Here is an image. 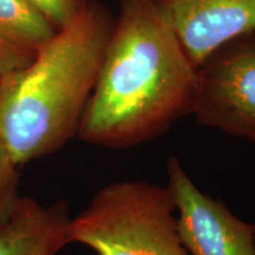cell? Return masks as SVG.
<instances>
[{
	"label": "cell",
	"instance_id": "cell-1",
	"mask_svg": "<svg viewBox=\"0 0 255 255\" xmlns=\"http://www.w3.org/2000/svg\"><path fill=\"white\" fill-rule=\"evenodd\" d=\"M197 69L155 0H122L77 136L129 149L193 113Z\"/></svg>",
	"mask_w": 255,
	"mask_h": 255
},
{
	"label": "cell",
	"instance_id": "cell-2",
	"mask_svg": "<svg viewBox=\"0 0 255 255\" xmlns=\"http://www.w3.org/2000/svg\"><path fill=\"white\" fill-rule=\"evenodd\" d=\"M113 25L107 9L89 1L33 62L0 78V146L18 167L77 135Z\"/></svg>",
	"mask_w": 255,
	"mask_h": 255
},
{
	"label": "cell",
	"instance_id": "cell-3",
	"mask_svg": "<svg viewBox=\"0 0 255 255\" xmlns=\"http://www.w3.org/2000/svg\"><path fill=\"white\" fill-rule=\"evenodd\" d=\"M175 212L167 187L145 181L110 183L70 220L69 245H84L95 255H189Z\"/></svg>",
	"mask_w": 255,
	"mask_h": 255
},
{
	"label": "cell",
	"instance_id": "cell-4",
	"mask_svg": "<svg viewBox=\"0 0 255 255\" xmlns=\"http://www.w3.org/2000/svg\"><path fill=\"white\" fill-rule=\"evenodd\" d=\"M199 123L255 142V33L221 47L197 69Z\"/></svg>",
	"mask_w": 255,
	"mask_h": 255
},
{
	"label": "cell",
	"instance_id": "cell-5",
	"mask_svg": "<svg viewBox=\"0 0 255 255\" xmlns=\"http://www.w3.org/2000/svg\"><path fill=\"white\" fill-rule=\"evenodd\" d=\"M167 175L178 235L189 255H255L253 225L202 193L174 156L168 159Z\"/></svg>",
	"mask_w": 255,
	"mask_h": 255
},
{
	"label": "cell",
	"instance_id": "cell-6",
	"mask_svg": "<svg viewBox=\"0 0 255 255\" xmlns=\"http://www.w3.org/2000/svg\"><path fill=\"white\" fill-rule=\"evenodd\" d=\"M196 69L233 40L255 33V0H155Z\"/></svg>",
	"mask_w": 255,
	"mask_h": 255
},
{
	"label": "cell",
	"instance_id": "cell-7",
	"mask_svg": "<svg viewBox=\"0 0 255 255\" xmlns=\"http://www.w3.org/2000/svg\"><path fill=\"white\" fill-rule=\"evenodd\" d=\"M69 205L44 206L23 197L0 225V255H57L69 245Z\"/></svg>",
	"mask_w": 255,
	"mask_h": 255
},
{
	"label": "cell",
	"instance_id": "cell-8",
	"mask_svg": "<svg viewBox=\"0 0 255 255\" xmlns=\"http://www.w3.org/2000/svg\"><path fill=\"white\" fill-rule=\"evenodd\" d=\"M57 31L27 0H0V78L26 68Z\"/></svg>",
	"mask_w": 255,
	"mask_h": 255
},
{
	"label": "cell",
	"instance_id": "cell-9",
	"mask_svg": "<svg viewBox=\"0 0 255 255\" xmlns=\"http://www.w3.org/2000/svg\"><path fill=\"white\" fill-rule=\"evenodd\" d=\"M19 167L0 146V225L5 222L20 201Z\"/></svg>",
	"mask_w": 255,
	"mask_h": 255
},
{
	"label": "cell",
	"instance_id": "cell-10",
	"mask_svg": "<svg viewBox=\"0 0 255 255\" xmlns=\"http://www.w3.org/2000/svg\"><path fill=\"white\" fill-rule=\"evenodd\" d=\"M59 30L71 23L88 5L89 0H27Z\"/></svg>",
	"mask_w": 255,
	"mask_h": 255
},
{
	"label": "cell",
	"instance_id": "cell-11",
	"mask_svg": "<svg viewBox=\"0 0 255 255\" xmlns=\"http://www.w3.org/2000/svg\"><path fill=\"white\" fill-rule=\"evenodd\" d=\"M253 228H254V245H255V221L253 223Z\"/></svg>",
	"mask_w": 255,
	"mask_h": 255
}]
</instances>
